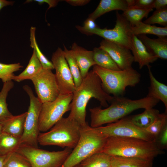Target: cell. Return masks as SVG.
Wrapping results in <instances>:
<instances>
[{"mask_svg":"<svg viewBox=\"0 0 167 167\" xmlns=\"http://www.w3.org/2000/svg\"><path fill=\"white\" fill-rule=\"evenodd\" d=\"M156 143L162 150L167 147V124L163 128L156 139Z\"/></svg>","mask_w":167,"mask_h":167,"instance_id":"obj_36","label":"cell"},{"mask_svg":"<svg viewBox=\"0 0 167 167\" xmlns=\"http://www.w3.org/2000/svg\"><path fill=\"white\" fill-rule=\"evenodd\" d=\"M167 124V113H160L158 118L145 130L156 139L164 126Z\"/></svg>","mask_w":167,"mask_h":167,"instance_id":"obj_34","label":"cell"},{"mask_svg":"<svg viewBox=\"0 0 167 167\" xmlns=\"http://www.w3.org/2000/svg\"><path fill=\"white\" fill-rule=\"evenodd\" d=\"M66 2L69 4L74 6H83L88 3L89 0H66Z\"/></svg>","mask_w":167,"mask_h":167,"instance_id":"obj_40","label":"cell"},{"mask_svg":"<svg viewBox=\"0 0 167 167\" xmlns=\"http://www.w3.org/2000/svg\"><path fill=\"white\" fill-rule=\"evenodd\" d=\"M160 114L158 110L152 108L146 109L143 112L130 118L131 121L135 125L145 130L158 118Z\"/></svg>","mask_w":167,"mask_h":167,"instance_id":"obj_22","label":"cell"},{"mask_svg":"<svg viewBox=\"0 0 167 167\" xmlns=\"http://www.w3.org/2000/svg\"><path fill=\"white\" fill-rule=\"evenodd\" d=\"M143 23L150 25L156 24L167 26V7L156 10Z\"/></svg>","mask_w":167,"mask_h":167,"instance_id":"obj_35","label":"cell"},{"mask_svg":"<svg viewBox=\"0 0 167 167\" xmlns=\"http://www.w3.org/2000/svg\"><path fill=\"white\" fill-rule=\"evenodd\" d=\"M43 68L35 53L33 51L29 63L24 70L18 75H14L12 78L17 82L30 79L34 76Z\"/></svg>","mask_w":167,"mask_h":167,"instance_id":"obj_24","label":"cell"},{"mask_svg":"<svg viewBox=\"0 0 167 167\" xmlns=\"http://www.w3.org/2000/svg\"><path fill=\"white\" fill-rule=\"evenodd\" d=\"M131 29L132 34L136 36L151 34L155 35L158 37H166L167 36V26L158 27L145 24L141 21L131 26Z\"/></svg>","mask_w":167,"mask_h":167,"instance_id":"obj_23","label":"cell"},{"mask_svg":"<svg viewBox=\"0 0 167 167\" xmlns=\"http://www.w3.org/2000/svg\"><path fill=\"white\" fill-rule=\"evenodd\" d=\"M107 137L96 128L83 127L79 140L61 167H73L92 155L101 152Z\"/></svg>","mask_w":167,"mask_h":167,"instance_id":"obj_6","label":"cell"},{"mask_svg":"<svg viewBox=\"0 0 167 167\" xmlns=\"http://www.w3.org/2000/svg\"><path fill=\"white\" fill-rule=\"evenodd\" d=\"M116 24L111 29L101 28L99 27L94 29L80 31L88 35L95 34L102 37L104 39L113 42L131 49L132 37L131 25L122 14L116 12Z\"/></svg>","mask_w":167,"mask_h":167,"instance_id":"obj_10","label":"cell"},{"mask_svg":"<svg viewBox=\"0 0 167 167\" xmlns=\"http://www.w3.org/2000/svg\"><path fill=\"white\" fill-rule=\"evenodd\" d=\"M34 1L38 2L40 4H42L44 3H47L49 5L48 10L56 6L59 2V0H35Z\"/></svg>","mask_w":167,"mask_h":167,"instance_id":"obj_41","label":"cell"},{"mask_svg":"<svg viewBox=\"0 0 167 167\" xmlns=\"http://www.w3.org/2000/svg\"><path fill=\"white\" fill-rule=\"evenodd\" d=\"M14 84L12 80L3 83L0 92V124L12 118L14 115L9 111L6 99L8 93L13 88Z\"/></svg>","mask_w":167,"mask_h":167,"instance_id":"obj_26","label":"cell"},{"mask_svg":"<svg viewBox=\"0 0 167 167\" xmlns=\"http://www.w3.org/2000/svg\"><path fill=\"white\" fill-rule=\"evenodd\" d=\"M150 79V86L147 97L161 101L164 104L165 108V113L167 111V86L159 82L155 77L151 71L150 65L147 66Z\"/></svg>","mask_w":167,"mask_h":167,"instance_id":"obj_18","label":"cell"},{"mask_svg":"<svg viewBox=\"0 0 167 167\" xmlns=\"http://www.w3.org/2000/svg\"><path fill=\"white\" fill-rule=\"evenodd\" d=\"M72 151L66 148L57 151H49L21 144L16 151L29 161L31 167H61Z\"/></svg>","mask_w":167,"mask_h":167,"instance_id":"obj_7","label":"cell"},{"mask_svg":"<svg viewBox=\"0 0 167 167\" xmlns=\"http://www.w3.org/2000/svg\"><path fill=\"white\" fill-rule=\"evenodd\" d=\"M36 28L31 27L30 30V46L33 49L37 58L40 62L43 68L52 70L54 69L53 64L44 55L40 49L35 37Z\"/></svg>","mask_w":167,"mask_h":167,"instance_id":"obj_31","label":"cell"},{"mask_svg":"<svg viewBox=\"0 0 167 167\" xmlns=\"http://www.w3.org/2000/svg\"><path fill=\"white\" fill-rule=\"evenodd\" d=\"M79 68L83 79L89 72L92 66L96 65L93 60L92 50H88L74 43L71 49Z\"/></svg>","mask_w":167,"mask_h":167,"instance_id":"obj_15","label":"cell"},{"mask_svg":"<svg viewBox=\"0 0 167 167\" xmlns=\"http://www.w3.org/2000/svg\"><path fill=\"white\" fill-rule=\"evenodd\" d=\"M153 9H143L134 7H128L122 14L131 26L141 21L144 17L147 18Z\"/></svg>","mask_w":167,"mask_h":167,"instance_id":"obj_30","label":"cell"},{"mask_svg":"<svg viewBox=\"0 0 167 167\" xmlns=\"http://www.w3.org/2000/svg\"><path fill=\"white\" fill-rule=\"evenodd\" d=\"M23 88L29 96L30 104L25 119L23 134L20 138L21 144L38 148V138L40 133L38 122L42 103L34 95L28 85Z\"/></svg>","mask_w":167,"mask_h":167,"instance_id":"obj_8","label":"cell"},{"mask_svg":"<svg viewBox=\"0 0 167 167\" xmlns=\"http://www.w3.org/2000/svg\"><path fill=\"white\" fill-rule=\"evenodd\" d=\"M93 51V60L96 65L113 70H121L108 53L100 47H95Z\"/></svg>","mask_w":167,"mask_h":167,"instance_id":"obj_25","label":"cell"},{"mask_svg":"<svg viewBox=\"0 0 167 167\" xmlns=\"http://www.w3.org/2000/svg\"><path fill=\"white\" fill-rule=\"evenodd\" d=\"M154 0H135L133 6L143 9H153V4Z\"/></svg>","mask_w":167,"mask_h":167,"instance_id":"obj_38","label":"cell"},{"mask_svg":"<svg viewBox=\"0 0 167 167\" xmlns=\"http://www.w3.org/2000/svg\"><path fill=\"white\" fill-rule=\"evenodd\" d=\"M3 167H31V165L25 156L15 151L6 156Z\"/></svg>","mask_w":167,"mask_h":167,"instance_id":"obj_32","label":"cell"},{"mask_svg":"<svg viewBox=\"0 0 167 167\" xmlns=\"http://www.w3.org/2000/svg\"><path fill=\"white\" fill-rule=\"evenodd\" d=\"M51 62L55 70V75L60 94L73 93L75 87L63 51L61 48L58 47L53 53Z\"/></svg>","mask_w":167,"mask_h":167,"instance_id":"obj_13","label":"cell"},{"mask_svg":"<svg viewBox=\"0 0 167 167\" xmlns=\"http://www.w3.org/2000/svg\"><path fill=\"white\" fill-rule=\"evenodd\" d=\"M27 112L13 116L1 125L2 132L20 138L23 133Z\"/></svg>","mask_w":167,"mask_h":167,"instance_id":"obj_20","label":"cell"},{"mask_svg":"<svg viewBox=\"0 0 167 167\" xmlns=\"http://www.w3.org/2000/svg\"><path fill=\"white\" fill-rule=\"evenodd\" d=\"M95 20L88 18L84 21L83 26H76V27L79 31L89 30L98 27L95 21Z\"/></svg>","mask_w":167,"mask_h":167,"instance_id":"obj_37","label":"cell"},{"mask_svg":"<svg viewBox=\"0 0 167 167\" xmlns=\"http://www.w3.org/2000/svg\"></svg>","mask_w":167,"mask_h":167,"instance_id":"obj_46","label":"cell"},{"mask_svg":"<svg viewBox=\"0 0 167 167\" xmlns=\"http://www.w3.org/2000/svg\"><path fill=\"white\" fill-rule=\"evenodd\" d=\"M30 80L34 85L37 97L42 104L54 101L60 95L55 75L52 70L42 68Z\"/></svg>","mask_w":167,"mask_h":167,"instance_id":"obj_12","label":"cell"},{"mask_svg":"<svg viewBox=\"0 0 167 167\" xmlns=\"http://www.w3.org/2000/svg\"><path fill=\"white\" fill-rule=\"evenodd\" d=\"M153 160L111 156V167H152Z\"/></svg>","mask_w":167,"mask_h":167,"instance_id":"obj_21","label":"cell"},{"mask_svg":"<svg viewBox=\"0 0 167 167\" xmlns=\"http://www.w3.org/2000/svg\"><path fill=\"white\" fill-rule=\"evenodd\" d=\"M167 0H154L153 4V8L156 10L161 9L167 7Z\"/></svg>","mask_w":167,"mask_h":167,"instance_id":"obj_39","label":"cell"},{"mask_svg":"<svg viewBox=\"0 0 167 167\" xmlns=\"http://www.w3.org/2000/svg\"><path fill=\"white\" fill-rule=\"evenodd\" d=\"M159 101L147 96L132 100L121 96H114L110 105L106 108L102 109L100 105L89 109L90 126L96 128L105 124L115 122L137 109L153 108Z\"/></svg>","mask_w":167,"mask_h":167,"instance_id":"obj_2","label":"cell"},{"mask_svg":"<svg viewBox=\"0 0 167 167\" xmlns=\"http://www.w3.org/2000/svg\"><path fill=\"white\" fill-rule=\"evenodd\" d=\"M99 47L108 53L121 70L132 68L134 60L129 49L105 39L101 41Z\"/></svg>","mask_w":167,"mask_h":167,"instance_id":"obj_14","label":"cell"},{"mask_svg":"<svg viewBox=\"0 0 167 167\" xmlns=\"http://www.w3.org/2000/svg\"><path fill=\"white\" fill-rule=\"evenodd\" d=\"M107 138L110 137L134 138L156 142L155 139L145 130L136 126L130 117L124 118L105 126L96 128Z\"/></svg>","mask_w":167,"mask_h":167,"instance_id":"obj_11","label":"cell"},{"mask_svg":"<svg viewBox=\"0 0 167 167\" xmlns=\"http://www.w3.org/2000/svg\"><path fill=\"white\" fill-rule=\"evenodd\" d=\"M20 145V138L2 132L0 134V155L6 156L16 151Z\"/></svg>","mask_w":167,"mask_h":167,"instance_id":"obj_27","label":"cell"},{"mask_svg":"<svg viewBox=\"0 0 167 167\" xmlns=\"http://www.w3.org/2000/svg\"><path fill=\"white\" fill-rule=\"evenodd\" d=\"M73 167H82L80 165V164L76 165Z\"/></svg>","mask_w":167,"mask_h":167,"instance_id":"obj_44","label":"cell"},{"mask_svg":"<svg viewBox=\"0 0 167 167\" xmlns=\"http://www.w3.org/2000/svg\"><path fill=\"white\" fill-rule=\"evenodd\" d=\"M128 8L126 0H101L95 11L88 17L94 20L105 13L113 10L123 11Z\"/></svg>","mask_w":167,"mask_h":167,"instance_id":"obj_19","label":"cell"},{"mask_svg":"<svg viewBox=\"0 0 167 167\" xmlns=\"http://www.w3.org/2000/svg\"><path fill=\"white\" fill-rule=\"evenodd\" d=\"M145 46L148 51L154 56L163 60L167 59V38H150L145 34L136 36Z\"/></svg>","mask_w":167,"mask_h":167,"instance_id":"obj_17","label":"cell"},{"mask_svg":"<svg viewBox=\"0 0 167 167\" xmlns=\"http://www.w3.org/2000/svg\"><path fill=\"white\" fill-rule=\"evenodd\" d=\"M94 98L101 106L107 108L114 98L103 89L100 79L92 70L83 79L80 85L75 88L70 104L68 116L78 122L83 127L88 124L86 121V107L89 100Z\"/></svg>","mask_w":167,"mask_h":167,"instance_id":"obj_1","label":"cell"},{"mask_svg":"<svg viewBox=\"0 0 167 167\" xmlns=\"http://www.w3.org/2000/svg\"><path fill=\"white\" fill-rule=\"evenodd\" d=\"M6 156L0 155V167H3Z\"/></svg>","mask_w":167,"mask_h":167,"instance_id":"obj_43","label":"cell"},{"mask_svg":"<svg viewBox=\"0 0 167 167\" xmlns=\"http://www.w3.org/2000/svg\"><path fill=\"white\" fill-rule=\"evenodd\" d=\"M83 127L75 119L62 117L47 132L40 133L38 142L40 145L57 146L74 148L79 139Z\"/></svg>","mask_w":167,"mask_h":167,"instance_id":"obj_4","label":"cell"},{"mask_svg":"<svg viewBox=\"0 0 167 167\" xmlns=\"http://www.w3.org/2000/svg\"><path fill=\"white\" fill-rule=\"evenodd\" d=\"M14 2L6 0H0V11L3 7L13 4Z\"/></svg>","mask_w":167,"mask_h":167,"instance_id":"obj_42","label":"cell"},{"mask_svg":"<svg viewBox=\"0 0 167 167\" xmlns=\"http://www.w3.org/2000/svg\"><path fill=\"white\" fill-rule=\"evenodd\" d=\"M101 152L110 156L152 160L164 152L156 142L134 138L114 137L107 138Z\"/></svg>","mask_w":167,"mask_h":167,"instance_id":"obj_3","label":"cell"},{"mask_svg":"<svg viewBox=\"0 0 167 167\" xmlns=\"http://www.w3.org/2000/svg\"><path fill=\"white\" fill-rule=\"evenodd\" d=\"M134 62L138 63L139 68L150 65L158 59L149 53L142 41L136 35L132 37L131 49Z\"/></svg>","mask_w":167,"mask_h":167,"instance_id":"obj_16","label":"cell"},{"mask_svg":"<svg viewBox=\"0 0 167 167\" xmlns=\"http://www.w3.org/2000/svg\"><path fill=\"white\" fill-rule=\"evenodd\" d=\"M92 70L100 79L104 90L114 96H122L127 87L135 86L140 80V74L132 67L115 71L95 65Z\"/></svg>","mask_w":167,"mask_h":167,"instance_id":"obj_5","label":"cell"},{"mask_svg":"<svg viewBox=\"0 0 167 167\" xmlns=\"http://www.w3.org/2000/svg\"><path fill=\"white\" fill-rule=\"evenodd\" d=\"M73 93L59 95L54 101L42 104L38 122L40 131L50 129L70 109Z\"/></svg>","mask_w":167,"mask_h":167,"instance_id":"obj_9","label":"cell"},{"mask_svg":"<svg viewBox=\"0 0 167 167\" xmlns=\"http://www.w3.org/2000/svg\"><path fill=\"white\" fill-rule=\"evenodd\" d=\"M111 156L103 152L95 153L79 163L82 167H110Z\"/></svg>","mask_w":167,"mask_h":167,"instance_id":"obj_28","label":"cell"},{"mask_svg":"<svg viewBox=\"0 0 167 167\" xmlns=\"http://www.w3.org/2000/svg\"><path fill=\"white\" fill-rule=\"evenodd\" d=\"M64 47V55L72 75L76 88L80 85L83 79L72 51L68 49L65 45Z\"/></svg>","mask_w":167,"mask_h":167,"instance_id":"obj_29","label":"cell"},{"mask_svg":"<svg viewBox=\"0 0 167 167\" xmlns=\"http://www.w3.org/2000/svg\"><path fill=\"white\" fill-rule=\"evenodd\" d=\"M23 66L19 63L6 64L0 62V79L3 83L12 80L14 72L19 70Z\"/></svg>","mask_w":167,"mask_h":167,"instance_id":"obj_33","label":"cell"},{"mask_svg":"<svg viewBox=\"0 0 167 167\" xmlns=\"http://www.w3.org/2000/svg\"><path fill=\"white\" fill-rule=\"evenodd\" d=\"M2 125L0 124V134L2 132Z\"/></svg>","mask_w":167,"mask_h":167,"instance_id":"obj_45","label":"cell"}]
</instances>
